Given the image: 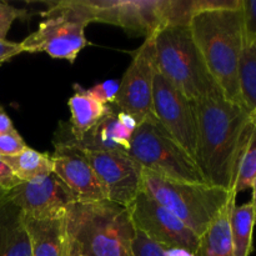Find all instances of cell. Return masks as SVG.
<instances>
[{
	"mask_svg": "<svg viewBox=\"0 0 256 256\" xmlns=\"http://www.w3.org/2000/svg\"><path fill=\"white\" fill-rule=\"evenodd\" d=\"M194 105L198 122L194 160L202 180L235 194L240 165L254 125L252 114L224 94Z\"/></svg>",
	"mask_w": 256,
	"mask_h": 256,
	"instance_id": "1",
	"label": "cell"
},
{
	"mask_svg": "<svg viewBox=\"0 0 256 256\" xmlns=\"http://www.w3.org/2000/svg\"><path fill=\"white\" fill-rule=\"evenodd\" d=\"M189 26L210 74L226 99L242 105L239 70L246 46L242 6L200 12L192 18Z\"/></svg>",
	"mask_w": 256,
	"mask_h": 256,
	"instance_id": "2",
	"label": "cell"
},
{
	"mask_svg": "<svg viewBox=\"0 0 256 256\" xmlns=\"http://www.w3.org/2000/svg\"><path fill=\"white\" fill-rule=\"evenodd\" d=\"M70 242L85 256H134L135 230L128 208L105 202L80 204L68 210Z\"/></svg>",
	"mask_w": 256,
	"mask_h": 256,
	"instance_id": "3",
	"label": "cell"
},
{
	"mask_svg": "<svg viewBox=\"0 0 256 256\" xmlns=\"http://www.w3.org/2000/svg\"><path fill=\"white\" fill-rule=\"evenodd\" d=\"M158 72L190 102L224 94L208 69L189 25H168L155 34Z\"/></svg>",
	"mask_w": 256,
	"mask_h": 256,
	"instance_id": "4",
	"label": "cell"
},
{
	"mask_svg": "<svg viewBox=\"0 0 256 256\" xmlns=\"http://www.w3.org/2000/svg\"><path fill=\"white\" fill-rule=\"evenodd\" d=\"M142 192L202 236L236 195L208 184L174 182L142 169Z\"/></svg>",
	"mask_w": 256,
	"mask_h": 256,
	"instance_id": "5",
	"label": "cell"
},
{
	"mask_svg": "<svg viewBox=\"0 0 256 256\" xmlns=\"http://www.w3.org/2000/svg\"><path fill=\"white\" fill-rule=\"evenodd\" d=\"M49 5L38 29L20 42L22 52H45L52 59L72 64L86 46L85 29L94 20L82 0L52 2Z\"/></svg>",
	"mask_w": 256,
	"mask_h": 256,
	"instance_id": "6",
	"label": "cell"
},
{
	"mask_svg": "<svg viewBox=\"0 0 256 256\" xmlns=\"http://www.w3.org/2000/svg\"><path fill=\"white\" fill-rule=\"evenodd\" d=\"M129 156L144 170L174 182L204 184L192 156L162 129L155 118L140 122L130 144Z\"/></svg>",
	"mask_w": 256,
	"mask_h": 256,
	"instance_id": "7",
	"label": "cell"
},
{
	"mask_svg": "<svg viewBox=\"0 0 256 256\" xmlns=\"http://www.w3.org/2000/svg\"><path fill=\"white\" fill-rule=\"evenodd\" d=\"M158 72L155 34L145 38L144 42L134 52L132 62L120 80V88L114 106L142 122L154 118L152 89Z\"/></svg>",
	"mask_w": 256,
	"mask_h": 256,
	"instance_id": "8",
	"label": "cell"
},
{
	"mask_svg": "<svg viewBox=\"0 0 256 256\" xmlns=\"http://www.w3.org/2000/svg\"><path fill=\"white\" fill-rule=\"evenodd\" d=\"M152 112L162 129L194 159L198 136L194 102L159 72L154 78Z\"/></svg>",
	"mask_w": 256,
	"mask_h": 256,
	"instance_id": "9",
	"label": "cell"
},
{
	"mask_svg": "<svg viewBox=\"0 0 256 256\" xmlns=\"http://www.w3.org/2000/svg\"><path fill=\"white\" fill-rule=\"evenodd\" d=\"M128 209L135 230L150 240L164 249L180 248L196 254L200 236L142 190Z\"/></svg>",
	"mask_w": 256,
	"mask_h": 256,
	"instance_id": "10",
	"label": "cell"
},
{
	"mask_svg": "<svg viewBox=\"0 0 256 256\" xmlns=\"http://www.w3.org/2000/svg\"><path fill=\"white\" fill-rule=\"evenodd\" d=\"M94 22L148 38L165 26L164 0H82Z\"/></svg>",
	"mask_w": 256,
	"mask_h": 256,
	"instance_id": "11",
	"label": "cell"
},
{
	"mask_svg": "<svg viewBox=\"0 0 256 256\" xmlns=\"http://www.w3.org/2000/svg\"><path fill=\"white\" fill-rule=\"evenodd\" d=\"M100 178L108 200L129 208L142 189V168L126 152H80Z\"/></svg>",
	"mask_w": 256,
	"mask_h": 256,
	"instance_id": "12",
	"label": "cell"
},
{
	"mask_svg": "<svg viewBox=\"0 0 256 256\" xmlns=\"http://www.w3.org/2000/svg\"><path fill=\"white\" fill-rule=\"evenodd\" d=\"M54 149L52 172L72 192L76 202L92 204L108 200L104 184L82 152L60 142H54Z\"/></svg>",
	"mask_w": 256,
	"mask_h": 256,
	"instance_id": "13",
	"label": "cell"
},
{
	"mask_svg": "<svg viewBox=\"0 0 256 256\" xmlns=\"http://www.w3.org/2000/svg\"><path fill=\"white\" fill-rule=\"evenodd\" d=\"M6 196L26 215L66 212L76 202L72 192L54 172L22 182L10 190Z\"/></svg>",
	"mask_w": 256,
	"mask_h": 256,
	"instance_id": "14",
	"label": "cell"
},
{
	"mask_svg": "<svg viewBox=\"0 0 256 256\" xmlns=\"http://www.w3.org/2000/svg\"><path fill=\"white\" fill-rule=\"evenodd\" d=\"M32 256H68V212L52 215L22 214Z\"/></svg>",
	"mask_w": 256,
	"mask_h": 256,
	"instance_id": "15",
	"label": "cell"
},
{
	"mask_svg": "<svg viewBox=\"0 0 256 256\" xmlns=\"http://www.w3.org/2000/svg\"><path fill=\"white\" fill-rule=\"evenodd\" d=\"M0 256H32L22 212L6 195L0 199Z\"/></svg>",
	"mask_w": 256,
	"mask_h": 256,
	"instance_id": "16",
	"label": "cell"
},
{
	"mask_svg": "<svg viewBox=\"0 0 256 256\" xmlns=\"http://www.w3.org/2000/svg\"><path fill=\"white\" fill-rule=\"evenodd\" d=\"M74 89L76 92L68 102L72 114L69 128L72 136L80 138L92 130L102 118L106 116L112 105H104L92 99L80 85L75 84Z\"/></svg>",
	"mask_w": 256,
	"mask_h": 256,
	"instance_id": "17",
	"label": "cell"
},
{
	"mask_svg": "<svg viewBox=\"0 0 256 256\" xmlns=\"http://www.w3.org/2000/svg\"><path fill=\"white\" fill-rule=\"evenodd\" d=\"M236 199L232 200L222 210L206 232L200 236L196 256H234L230 232V212Z\"/></svg>",
	"mask_w": 256,
	"mask_h": 256,
	"instance_id": "18",
	"label": "cell"
},
{
	"mask_svg": "<svg viewBox=\"0 0 256 256\" xmlns=\"http://www.w3.org/2000/svg\"><path fill=\"white\" fill-rule=\"evenodd\" d=\"M256 224V208L252 202L242 205L235 202L230 212L234 256H250L254 250V228Z\"/></svg>",
	"mask_w": 256,
	"mask_h": 256,
	"instance_id": "19",
	"label": "cell"
},
{
	"mask_svg": "<svg viewBox=\"0 0 256 256\" xmlns=\"http://www.w3.org/2000/svg\"><path fill=\"white\" fill-rule=\"evenodd\" d=\"M2 159L12 168L15 176L22 182L49 175L54 170L52 155L48 152H40L29 146L25 148L19 154L2 156Z\"/></svg>",
	"mask_w": 256,
	"mask_h": 256,
	"instance_id": "20",
	"label": "cell"
},
{
	"mask_svg": "<svg viewBox=\"0 0 256 256\" xmlns=\"http://www.w3.org/2000/svg\"><path fill=\"white\" fill-rule=\"evenodd\" d=\"M240 94L242 105L248 112L256 109V54L250 46H245L239 70Z\"/></svg>",
	"mask_w": 256,
	"mask_h": 256,
	"instance_id": "21",
	"label": "cell"
},
{
	"mask_svg": "<svg viewBox=\"0 0 256 256\" xmlns=\"http://www.w3.org/2000/svg\"><path fill=\"white\" fill-rule=\"evenodd\" d=\"M252 116V132L250 136L249 144H248L246 152L242 158V165H240L239 175H238L236 185H235V194L245 192L250 189L252 179L256 175V109L250 112Z\"/></svg>",
	"mask_w": 256,
	"mask_h": 256,
	"instance_id": "22",
	"label": "cell"
},
{
	"mask_svg": "<svg viewBox=\"0 0 256 256\" xmlns=\"http://www.w3.org/2000/svg\"><path fill=\"white\" fill-rule=\"evenodd\" d=\"M120 88V80L110 79L105 80V82L95 84L94 86L85 89V92L92 98V99L98 100L99 102L104 105H112L114 104V100L116 98L118 92Z\"/></svg>",
	"mask_w": 256,
	"mask_h": 256,
	"instance_id": "23",
	"label": "cell"
},
{
	"mask_svg": "<svg viewBox=\"0 0 256 256\" xmlns=\"http://www.w3.org/2000/svg\"><path fill=\"white\" fill-rule=\"evenodd\" d=\"M26 10L19 9L8 2H0V40H6V35L12 22L18 19H25Z\"/></svg>",
	"mask_w": 256,
	"mask_h": 256,
	"instance_id": "24",
	"label": "cell"
},
{
	"mask_svg": "<svg viewBox=\"0 0 256 256\" xmlns=\"http://www.w3.org/2000/svg\"><path fill=\"white\" fill-rule=\"evenodd\" d=\"M245 45L252 46L256 40V0H242Z\"/></svg>",
	"mask_w": 256,
	"mask_h": 256,
	"instance_id": "25",
	"label": "cell"
},
{
	"mask_svg": "<svg viewBox=\"0 0 256 256\" xmlns=\"http://www.w3.org/2000/svg\"><path fill=\"white\" fill-rule=\"evenodd\" d=\"M132 254L134 256H165L164 250L159 244L138 230L132 242Z\"/></svg>",
	"mask_w": 256,
	"mask_h": 256,
	"instance_id": "26",
	"label": "cell"
},
{
	"mask_svg": "<svg viewBox=\"0 0 256 256\" xmlns=\"http://www.w3.org/2000/svg\"><path fill=\"white\" fill-rule=\"evenodd\" d=\"M24 139L19 132L10 135H0V156L16 155L26 148Z\"/></svg>",
	"mask_w": 256,
	"mask_h": 256,
	"instance_id": "27",
	"label": "cell"
},
{
	"mask_svg": "<svg viewBox=\"0 0 256 256\" xmlns=\"http://www.w3.org/2000/svg\"><path fill=\"white\" fill-rule=\"evenodd\" d=\"M19 184H22V182L15 176L12 168L0 156V188L6 192H9L10 190L16 188Z\"/></svg>",
	"mask_w": 256,
	"mask_h": 256,
	"instance_id": "28",
	"label": "cell"
},
{
	"mask_svg": "<svg viewBox=\"0 0 256 256\" xmlns=\"http://www.w3.org/2000/svg\"><path fill=\"white\" fill-rule=\"evenodd\" d=\"M22 48L20 42H9V40H0V64L12 59L16 55L22 54Z\"/></svg>",
	"mask_w": 256,
	"mask_h": 256,
	"instance_id": "29",
	"label": "cell"
},
{
	"mask_svg": "<svg viewBox=\"0 0 256 256\" xmlns=\"http://www.w3.org/2000/svg\"><path fill=\"white\" fill-rule=\"evenodd\" d=\"M16 132L18 130L14 128L9 115L4 112L2 108H0V135H10L16 134Z\"/></svg>",
	"mask_w": 256,
	"mask_h": 256,
	"instance_id": "30",
	"label": "cell"
},
{
	"mask_svg": "<svg viewBox=\"0 0 256 256\" xmlns=\"http://www.w3.org/2000/svg\"><path fill=\"white\" fill-rule=\"evenodd\" d=\"M118 119L122 122V126H124L125 129L129 130L130 132H132V134H134V132L138 129V126H139V122L135 120V118L132 116L130 114H128V112L118 110Z\"/></svg>",
	"mask_w": 256,
	"mask_h": 256,
	"instance_id": "31",
	"label": "cell"
},
{
	"mask_svg": "<svg viewBox=\"0 0 256 256\" xmlns=\"http://www.w3.org/2000/svg\"><path fill=\"white\" fill-rule=\"evenodd\" d=\"M165 256H196L194 252H190L185 249H180V248H166L164 249Z\"/></svg>",
	"mask_w": 256,
	"mask_h": 256,
	"instance_id": "32",
	"label": "cell"
},
{
	"mask_svg": "<svg viewBox=\"0 0 256 256\" xmlns=\"http://www.w3.org/2000/svg\"><path fill=\"white\" fill-rule=\"evenodd\" d=\"M250 189H252V200L250 202L254 204V206L256 208V175L254 176V179H252V185H250Z\"/></svg>",
	"mask_w": 256,
	"mask_h": 256,
	"instance_id": "33",
	"label": "cell"
},
{
	"mask_svg": "<svg viewBox=\"0 0 256 256\" xmlns=\"http://www.w3.org/2000/svg\"><path fill=\"white\" fill-rule=\"evenodd\" d=\"M70 240V239H69ZM68 256H85V255H82V252H79V250L76 249V248L74 246V245L72 244V242H70V246H69V255Z\"/></svg>",
	"mask_w": 256,
	"mask_h": 256,
	"instance_id": "34",
	"label": "cell"
},
{
	"mask_svg": "<svg viewBox=\"0 0 256 256\" xmlns=\"http://www.w3.org/2000/svg\"><path fill=\"white\" fill-rule=\"evenodd\" d=\"M6 194H8V192H5V190H2V188H0V199H2V198H4Z\"/></svg>",
	"mask_w": 256,
	"mask_h": 256,
	"instance_id": "35",
	"label": "cell"
},
{
	"mask_svg": "<svg viewBox=\"0 0 256 256\" xmlns=\"http://www.w3.org/2000/svg\"><path fill=\"white\" fill-rule=\"evenodd\" d=\"M250 48H252V49L254 50V52H255V54H256V40H255V42H254V44H252V46H250Z\"/></svg>",
	"mask_w": 256,
	"mask_h": 256,
	"instance_id": "36",
	"label": "cell"
},
{
	"mask_svg": "<svg viewBox=\"0 0 256 256\" xmlns=\"http://www.w3.org/2000/svg\"></svg>",
	"mask_w": 256,
	"mask_h": 256,
	"instance_id": "37",
	"label": "cell"
}]
</instances>
